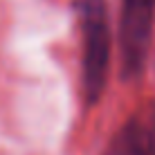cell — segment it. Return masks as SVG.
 Returning a JSON list of instances; mask_svg holds the SVG:
<instances>
[{"label":"cell","mask_w":155,"mask_h":155,"mask_svg":"<svg viewBox=\"0 0 155 155\" xmlns=\"http://www.w3.org/2000/svg\"><path fill=\"white\" fill-rule=\"evenodd\" d=\"M83 88L88 101H97L108 81L110 25L104 0H83Z\"/></svg>","instance_id":"1"},{"label":"cell","mask_w":155,"mask_h":155,"mask_svg":"<svg viewBox=\"0 0 155 155\" xmlns=\"http://www.w3.org/2000/svg\"><path fill=\"white\" fill-rule=\"evenodd\" d=\"M106 155H155V113H144L121 128Z\"/></svg>","instance_id":"3"},{"label":"cell","mask_w":155,"mask_h":155,"mask_svg":"<svg viewBox=\"0 0 155 155\" xmlns=\"http://www.w3.org/2000/svg\"><path fill=\"white\" fill-rule=\"evenodd\" d=\"M155 0H121L119 43L124 77H137L144 68L151 41Z\"/></svg>","instance_id":"2"}]
</instances>
